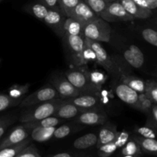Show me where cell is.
Segmentation results:
<instances>
[{"mask_svg":"<svg viewBox=\"0 0 157 157\" xmlns=\"http://www.w3.org/2000/svg\"><path fill=\"white\" fill-rule=\"evenodd\" d=\"M63 102L64 100L58 98L30 107L24 113H21L19 119L20 122L23 124L37 121L48 117L54 116L55 112Z\"/></svg>","mask_w":157,"mask_h":157,"instance_id":"6da1fadb","label":"cell"},{"mask_svg":"<svg viewBox=\"0 0 157 157\" xmlns=\"http://www.w3.org/2000/svg\"><path fill=\"white\" fill-rule=\"evenodd\" d=\"M64 75L81 94H97L100 91V89L93 84L90 81V71L85 67H82V66L66 71Z\"/></svg>","mask_w":157,"mask_h":157,"instance_id":"7a4b0ae2","label":"cell"},{"mask_svg":"<svg viewBox=\"0 0 157 157\" xmlns=\"http://www.w3.org/2000/svg\"><path fill=\"white\" fill-rule=\"evenodd\" d=\"M83 36L97 41L109 42L111 37V27L108 21L98 17L83 28Z\"/></svg>","mask_w":157,"mask_h":157,"instance_id":"3957f363","label":"cell"},{"mask_svg":"<svg viewBox=\"0 0 157 157\" xmlns=\"http://www.w3.org/2000/svg\"><path fill=\"white\" fill-rule=\"evenodd\" d=\"M58 98H60V97L56 89L53 86L45 85L23 98L18 106L20 107H30Z\"/></svg>","mask_w":157,"mask_h":157,"instance_id":"277c9868","label":"cell"},{"mask_svg":"<svg viewBox=\"0 0 157 157\" xmlns=\"http://www.w3.org/2000/svg\"><path fill=\"white\" fill-rule=\"evenodd\" d=\"M67 45V51L71 57L75 67L83 65L82 55L85 47V38L83 35H70L64 34L63 36Z\"/></svg>","mask_w":157,"mask_h":157,"instance_id":"5b68a950","label":"cell"},{"mask_svg":"<svg viewBox=\"0 0 157 157\" xmlns=\"http://www.w3.org/2000/svg\"><path fill=\"white\" fill-rule=\"evenodd\" d=\"M101 18L109 23L116 21H133L135 18L128 13L121 3L120 0L112 2L105 10L100 15Z\"/></svg>","mask_w":157,"mask_h":157,"instance_id":"8992f818","label":"cell"},{"mask_svg":"<svg viewBox=\"0 0 157 157\" xmlns=\"http://www.w3.org/2000/svg\"><path fill=\"white\" fill-rule=\"evenodd\" d=\"M85 43L87 46L90 48L94 51L96 57V62L98 64L104 67L107 72L114 73L116 72V67L113 64V60L111 59L110 55L107 54V51L100 44L99 41L90 40L89 38H85Z\"/></svg>","mask_w":157,"mask_h":157,"instance_id":"52a82bcc","label":"cell"},{"mask_svg":"<svg viewBox=\"0 0 157 157\" xmlns=\"http://www.w3.org/2000/svg\"><path fill=\"white\" fill-rule=\"evenodd\" d=\"M107 120V115L102 107L83 111L75 117V122L83 125H104Z\"/></svg>","mask_w":157,"mask_h":157,"instance_id":"ba28073f","label":"cell"},{"mask_svg":"<svg viewBox=\"0 0 157 157\" xmlns=\"http://www.w3.org/2000/svg\"><path fill=\"white\" fill-rule=\"evenodd\" d=\"M64 101L65 102L71 103V104L75 105L78 108L81 109L82 112L101 107V104H100L99 98H98L97 94H80L78 96L67 100H64Z\"/></svg>","mask_w":157,"mask_h":157,"instance_id":"9c48e42d","label":"cell"},{"mask_svg":"<svg viewBox=\"0 0 157 157\" xmlns=\"http://www.w3.org/2000/svg\"><path fill=\"white\" fill-rule=\"evenodd\" d=\"M66 18L67 17L61 11L49 9L43 21L51 28L57 35L63 38L64 35V25Z\"/></svg>","mask_w":157,"mask_h":157,"instance_id":"30bf717a","label":"cell"},{"mask_svg":"<svg viewBox=\"0 0 157 157\" xmlns=\"http://www.w3.org/2000/svg\"><path fill=\"white\" fill-rule=\"evenodd\" d=\"M115 93L123 102L139 110V94L137 92L130 88L127 84L121 82L115 87Z\"/></svg>","mask_w":157,"mask_h":157,"instance_id":"8fae6325","label":"cell"},{"mask_svg":"<svg viewBox=\"0 0 157 157\" xmlns=\"http://www.w3.org/2000/svg\"><path fill=\"white\" fill-rule=\"evenodd\" d=\"M53 87L56 89L59 97L62 100L74 98L81 94V92L66 78H57L53 80Z\"/></svg>","mask_w":157,"mask_h":157,"instance_id":"7c38bea8","label":"cell"},{"mask_svg":"<svg viewBox=\"0 0 157 157\" xmlns=\"http://www.w3.org/2000/svg\"><path fill=\"white\" fill-rule=\"evenodd\" d=\"M69 17L78 20L82 23L84 26L90 21L99 17L96 15L94 12L90 8V6L84 1H81L76 7L72 10Z\"/></svg>","mask_w":157,"mask_h":157,"instance_id":"4fadbf2b","label":"cell"},{"mask_svg":"<svg viewBox=\"0 0 157 157\" xmlns=\"http://www.w3.org/2000/svg\"><path fill=\"white\" fill-rule=\"evenodd\" d=\"M29 129L25 128L22 125L18 126L11 131V133L3 140L0 144V150L5 147L16 145L29 138L31 133Z\"/></svg>","mask_w":157,"mask_h":157,"instance_id":"5bb4252c","label":"cell"},{"mask_svg":"<svg viewBox=\"0 0 157 157\" xmlns=\"http://www.w3.org/2000/svg\"><path fill=\"white\" fill-rule=\"evenodd\" d=\"M124 58L127 63L135 68L144 66L145 58L142 51L136 45L131 44L124 52Z\"/></svg>","mask_w":157,"mask_h":157,"instance_id":"9a60e30c","label":"cell"},{"mask_svg":"<svg viewBox=\"0 0 157 157\" xmlns=\"http://www.w3.org/2000/svg\"><path fill=\"white\" fill-rule=\"evenodd\" d=\"M120 2L126 11L135 19H146L153 15L151 11L140 7L133 0H120Z\"/></svg>","mask_w":157,"mask_h":157,"instance_id":"2e32d148","label":"cell"},{"mask_svg":"<svg viewBox=\"0 0 157 157\" xmlns=\"http://www.w3.org/2000/svg\"><path fill=\"white\" fill-rule=\"evenodd\" d=\"M119 132L117 130L115 126L112 125L110 124H104L102 128L100 130L99 133H98V140L97 144V147H100L101 146L104 145V144H109V143L114 142Z\"/></svg>","mask_w":157,"mask_h":157,"instance_id":"e0dca14e","label":"cell"},{"mask_svg":"<svg viewBox=\"0 0 157 157\" xmlns=\"http://www.w3.org/2000/svg\"><path fill=\"white\" fill-rule=\"evenodd\" d=\"M81 112L82 111L81 109L78 108V107L64 101V102L60 105L57 111L55 112L54 116L61 120L71 119V118H75L78 117Z\"/></svg>","mask_w":157,"mask_h":157,"instance_id":"ac0fdd59","label":"cell"},{"mask_svg":"<svg viewBox=\"0 0 157 157\" xmlns=\"http://www.w3.org/2000/svg\"><path fill=\"white\" fill-rule=\"evenodd\" d=\"M121 82L127 84V86L137 92L138 94H143L146 92L147 88V81L140 79L136 77L131 76V75L122 74L121 75Z\"/></svg>","mask_w":157,"mask_h":157,"instance_id":"d6986e66","label":"cell"},{"mask_svg":"<svg viewBox=\"0 0 157 157\" xmlns=\"http://www.w3.org/2000/svg\"><path fill=\"white\" fill-rule=\"evenodd\" d=\"M55 129H56V127H36L31 130V138L38 143L46 142L53 137Z\"/></svg>","mask_w":157,"mask_h":157,"instance_id":"ffe728a7","label":"cell"},{"mask_svg":"<svg viewBox=\"0 0 157 157\" xmlns=\"http://www.w3.org/2000/svg\"><path fill=\"white\" fill-rule=\"evenodd\" d=\"M98 140V134L94 133H87L78 138L74 142V147L78 150H85L97 145Z\"/></svg>","mask_w":157,"mask_h":157,"instance_id":"44dd1931","label":"cell"},{"mask_svg":"<svg viewBox=\"0 0 157 157\" xmlns=\"http://www.w3.org/2000/svg\"><path fill=\"white\" fill-rule=\"evenodd\" d=\"M48 8L41 3L40 2H32L28 4L24 7V10L28 13L31 14L35 17L38 19L43 21L44 17L48 14L49 11Z\"/></svg>","mask_w":157,"mask_h":157,"instance_id":"7402d4cb","label":"cell"},{"mask_svg":"<svg viewBox=\"0 0 157 157\" xmlns=\"http://www.w3.org/2000/svg\"><path fill=\"white\" fill-rule=\"evenodd\" d=\"M61 122V119L55 116H51L46 117L44 119L40 120L37 121H32V122L23 123L22 126L25 128L32 130L36 127H52L58 126Z\"/></svg>","mask_w":157,"mask_h":157,"instance_id":"603a6c76","label":"cell"},{"mask_svg":"<svg viewBox=\"0 0 157 157\" xmlns=\"http://www.w3.org/2000/svg\"><path fill=\"white\" fill-rule=\"evenodd\" d=\"M84 25L78 20L71 17H67L64 21V34L70 35H83Z\"/></svg>","mask_w":157,"mask_h":157,"instance_id":"cb8c5ba5","label":"cell"},{"mask_svg":"<svg viewBox=\"0 0 157 157\" xmlns=\"http://www.w3.org/2000/svg\"><path fill=\"white\" fill-rule=\"evenodd\" d=\"M133 140L138 143L142 151L147 153L157 156V140L144 138L142 136H135Z\"/></svg>","mask_w":157,"mask_h":157,"instance_id":"d4e9b609","label":"cell"},{"mask_svg":"<svg viewBox=\"0 0 157 157\" xmlns=\"http://www.w3.org/2000/svg\"><path fill=\"white\" fill-rule=\"evenodd\" d=\"M31 143V139L27 138L22 142L11 146V147H5L0 150V157H15L21 150L29 146Z\"/></svg>","mask_w":157,"mask_h":157,"instance_id":"484cf974","label":"cell"},{"mask_svg":"<svg viewBox=\"0 0 157 157\" xmlns=\"http://www.w3.org/2000/svg\"><path fill=\"white\" fill-rule=\"evenodd\" d=\"M30 84H14L8 90V94L14 99H23V97L28 93Z\"/></svg>","mask_w":157,"mask_h":157,"instance_id":"4316f807","label":"cell"},{"mask_svg":"<svg viewBox=\"0 0 157 157\" xmlns=\"http://www.w3.org/2000/svg\"><path fill=\"white\" fill-rule=\"evenodd\" d=\"M85 2L90 9L100 17L101 14L105 10L106 8L115 0H83Z\"/></svg>","mask_w":157,"mask_h":157,"instance_id":"83f0119b","label":"cell"},{"mask_svg":"<svg viewBox=\"0 0 157 157\" xmlns=\"http://www.w3.org/2000/svg\"><path fill=\"white\" fill-rule=\"evenodd\" d=\"M122 154L124 156H140L142 154V150L135 140H129L122 147Z\"/></svg>","mask_w":157,"mask_h":157,"instance_id":"f1b7e54d","label":"cell"},{"mask_svg":"<svg viewBox=\"0 0 157 157\" xmlns=\"http://www.w3.org/2000/svg\"><path fill=\"white\" fill-rule=\"evenodd\" d=\"M21 101V99H14L9 94L0 93V112L18 105Z\"/></svg>","mask_w":157,"mask_h":157,"instance_id":"f546056e","label":"cell"},{"mask_svg":"<svg viewBox=\"0 0 157 157\" xmlns=\"http://www.w3.org/2000/svg\"><path fill=\"white\" fill-rule=\"evenodd\" d=\"M82 0H59L60 10L66 17H69L72 10Z\"/></svg>","mask_w":157,"mask_h":157,"instance_id":"4dcf8cb0","label":"cell"},{"mask_svg":"<svg viewBox=\"0 0 157 157\" xmlns=\"http://www.w3.org/2000/svg\"><path fill=\"white\" fill-rule=\"evenodd\" d=\"M141 36L149 44L157 47V30L151 28H145L141 30Z\"/></svg>","mask_w":157,"mask_h":157,"instance_id":"1f68e13d","label":"cell"},{"mask_svg":"<svg viewBox=\"0 0 157 157\" xmlns=\"http://www.w3.org/2000/svg\"><path fill=\"white\" fill-rule=\"evenodd\" d=\"M136 132L140 136L150 139H156L157 130L152 126L147 124L144 127H139L136 128Z\"/></svg>","mask_w":157,"mask_h":157,"instance_id":"d6a6232c","label":"cell"},{"mask_svg":"<svg viewBox=\"0 0 157 157\" xmlns=\"http://www.w3.org/2000/svg\"><path fill=\"white\" fill-rule=\"evenodd\" d=\"M153 105V101L149 98V97L146 94V93L139 94V110L150 114Z\"/></svg>","mask_w":157,"mask_h":157,"instance_id":"836d02e7","label":"cell"},{"mask_svg":"<svg viewBox=\"0 0 157 157\" xmlns=\"http://www.w3.org/2000/svg\"><path fill=\"white\" fill-rule=\"evenodd\" d=\"M146 94L153 101V104H157V81H147Z\"/></svg>","mask_w":157,"mask_h":157,"instance_id":"e575fe53","label":"cell"},{"mask_svg":"<svg viewBox=\"0 0 157 157\" xmlns=\"http://www.w3.org/2000/svg\"><path fill=\"white\" fill-rule=\"evenodd\" d=\"M90 78L93 84H94L100 90L101 89V87L107 79L105 75L102 72L99 71H90Z\"/></svg>","mask_w":157,"mask_h":157,"instance_id":"d590c367","label":"cell"},{"mask_svg":"<svg viewBox=\"0 0 157 157\" xmlns=\"http://www.w3.org/2000/svg\"><path fill=\"white\" fill-rule=\"evenodd\" d=\"M117 150L114 142L109 143L98 147V154L101 157H108Z\"/></svg>","mask_w":157,"mask_h":157,"instance_id":"8d00e7d4","label":"cell"},{"mask_svg":"<svg viewBox=\"0 0 157 157\" xmlns=\"http://www.w3.org/2000/svg\"><path fill=\"white\" fill-rule=\"evenodd\" d=\"M71 132V128L69 125H62L56 127L54 132L53 137L55 139H63L68 136Z\"/></svg>","mask_w":157,"mask_h":157,"instance_id":"74e56055","label":"cell"},{"mask_svg":"<svg viewBox=\"0 0 157 157\" xmlns=\"http://www.w3.org/2000/svg\"><path fill=\"white\" fill-rule=\"evenodd\" d=\"M16 117L13 116H7L0 117V138L2 136L8 127L15 121Z\"/></svg>","mask_w":157,"mask_h":157,"instance_id":"f35d334b","label":"cell"},{"mask_svg":"<svg viewBox=\"0 0 157 157\" xmlns=\"http://www.w3.org/2000/svg\"><path fill=\"white\" fill-rule=\"evenodd\" d=\"M15 157H41L34 145L27 146Z\"/></svg>","mask_w":157,"mask_h":157,"instance_id":"ab89813d","label":"cell"},{"mask_svg":"<svg viewBox=\"0 0 157 157\" xmlns=\"http://www.w3.org/2000/svg\"><path fill=\"white\" fill-rule=\"evenodd\" d=\"M96 61V57L94 51L90 48L89 46H87L85 43V47H84V52L82 55V61L83 65L87 64L89 61Z\"/></svg>","mask_w":157,"mask_h":157,"instance_id":"60d3db41","label":"cell"},{"mask_svg":"<svg viewBox=\"0 0 157 157\" xmlns=\"http://www.w3.org/2000/svg\"><path fill=\"white\" fill-rule=\"evenodd\" d=\"M129 139H130V133H129L128 132L125 131V130L119 132L116 140H114V143L115 144H116L117 149L122 148V147L128 142Z\"/></svg>","mask_w":157,"mask_h":157,"instance_id":"b9f144b4","label":"cell"},{"mask_svg":"<svg viewBox=\"0 0 157 157\" xmlns=\"http://www.w3.org/2000/svg\"><path fill=\"white\" fill-rule=\"evenodd\" d=\"M38 2L47 6L48 9L61 11L59 7V0H38Z\"/></svg>","mask_w":157,"mask_h":157,"instance_id":"7bdbcfd3","label":"cell"},{"mask_svg":"<svg viewBox=\"0 0 157 157\" xmlns=\"http://www.w3.org/2000/svg\"><path fill=\"white\" fill-rule=\"evenodd\" d=\"M150 115H151L152 120L150 122L147 123V124L152 126L157 130V104H153V105Z\"/></svg>","mask_w":157,"mask_h":157,"instance_id":"ee69618b","label":"cell"},{"mask_svg":"<svg viewBox=\"0 0 157 157\" xmlns=\"http://www.w3.org/2000/svg\"><path fill=\"white\" fill-rule=\"evenodd\" d=\"M145 1L148 6V9L153 12V13L154 11L157 10V0H145Z\"/></svg>","mask_w":157,"mask_h":157,"instance_id":"f6af8a7d","label":"cell"},{"mask_svg":"<svg viewBox=\"0 0 157 157\" xmlns=\"http://www.w3.org/2000/svg\"><path fill=\"white\" fill-rule=\"evenodd\" d=\"M50 157H73L71 156V154L68 153H58V154L53 155V156H50Z\"/></svg>","mask_w":157,"mask_h":157,"instance_id":"bcb514c9","label":"cell"},{"mask_svg":"<svg viewBox=\"0 0 157 157\" xmlns=\"http://www.w3.org/2000/svg\"><path fill=\"white\" fill-rule=\"evenodd\" d=\"M153 21H154L155 25H156L157 26V17H156V18H154V20H153Z\"/></svg>","mask_w":157,"mask_h":157,"instance_id":"7dc6e473","label":"cell"},{"mask_svg":"<svg viewBox=\"0 0 157 157\" xmlns=\"http://www.w3.org/2000/svg\"><path fill=\"white\" fill-rule=\"evenodd\" d=\"M2 0H0V2H2Z\"/></svg>","mask_w":157,"mask_h":157,"instance_id":"c3c4849f","label":"cell"},{"mask_svg":"<svg viewBox=\"0 0 157 157\" xmlns=\"http://www.w3.org/2000/svg\"><path fill=\"white\" fill-rule=\"evenodd\" d=\"M0 62H1V59H0Z\"/></svg>","mask_w":157,"mask_h":157,"instance_id":"681fc988","label":"cell"}]
</instances>
